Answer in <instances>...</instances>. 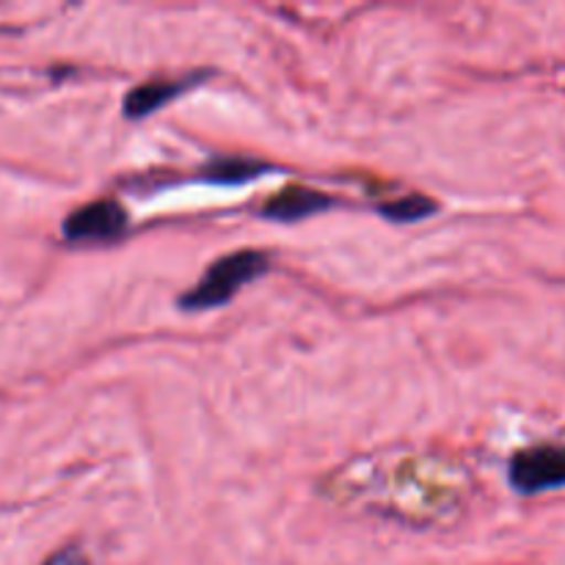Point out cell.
Returning a JSON list of instances; mask_svg holds the SVG:
<instances>
[{"mask_svg":"<svg viewBox=\"0 0 565 565\" xmlns=\"http://www.w3.org/2000/svg\"><path fill=\"white\" fill-rule=\"evenodd\" d=\"M270 259L268 254L254 252V248H243V252L226 254V257L215 259L207 270H204L202 279L180 298V307L188 312H196V309H213L221 303L232 301L237 296L241 287H246L248 281L259 279L263 274H268Z\"/></svg>","mask_w":565,"mask_h":565,"instance_id":"obj_1","label":"cell"},{"mask_svg":"<svg viewBox=\"0 0 565 565\" xmlns=\"http://www.w3.org/2000/svg\"><path fill=\"white\" fill-rule=\"evenodd\" d=\"M508 480L527 497L565 489V445H535L516 452L508 467Z\"/></svg>","mask_w":565,"mask_h":565,"instance_id":"obj_2","label":"cell"},{"mask_svg":"<svg viewBox=\"0 0 565 565\" xmlns=\"http://www.w3.org/2000/svg\"><path fill=\"white\" fill-rule=\"evenodd\" d=\"M127 224L125 207L116 199H97L64 221V235L72 243H110L125 235Z\"/></svg>","mask_w":565,"mask_h":565,"instance_id":"obj_3","label":"cell"},{"mask_svg":"<svg viewBox=\"0 0 565 565\" xmlns=\"http://www.w3.org/2000/svg\"><path fill=\"white\" fill-rule=\"evenodd\" d=\"M326 207H331V196L312 191V188L290 185L285 188V191L276 193V196L265 204L263 215H268V218L274 221H301Z\"/></svg>","mask_w":565,"mask_h":565,"instance_id":"obj_4","label":"cell"},{"mask_svg":"<svg viewBox=\"0 0 565 565\" xmlns=\"http://www.w3.org/2000/svg\"><path fill=\"white\" fill-rule=\"evenodd\" d=\"M199 77H185V81H149L141 86L132 88L125 97V116L127 119H143V116L154 114L158 108H163L166 103H171L174 97H180L188 86H193Z\"/></svg>","mask_w":565,"mask_h":565,"instance_id":"obj_5","label":"cell"},{"mask_svg":"<svg viewBox=\"0 0 565 565\" xmlns=\"http://www.w3.org/2000/svg\"><path fill=\"white\" fill-rule=\"evenodd\" d=\"M265 171L263 163H254V160H243V158H221L213 160V163L204 169V177L218 182H248L254 177Z\"/></svg>","mask_w":565,"mask_h":565,"instance_id":"obj_6","label":"cell"},{"mask_svg":"<svg viewBox=\"0 0 565 565\" xmlns=\"http://www.w3.org/2000/svg\"><path fill=\"white\" fill-rule=\"evenodd\" d=\"M381 213L392 221H401V224H412V221H423L430 213H436V202L417 193V196H403L395 199V202L381 204Z\"/></svg>","mask_w":565,"mask_h":565,"instance_id":"obj_7","label":"cell"},{"mask_svg":"<svg viewBox=\"0 0 565 565\" xmlns=\"http://www.w3.org/2000/svg\"><path fill=\"white\" fill-rule=\"evenodd\" d=\"M44 565H92V563H88V557L83 555L77 546H66V550L50 555L47 561H44Z\"/></svg>","mask_w":565,"mask_h":565,"instance_id":"obj_8","label":"cell"}]
</instances>
